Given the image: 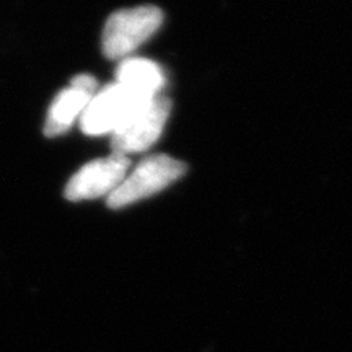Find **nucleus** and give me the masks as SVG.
Masks as SVG:
<instances>
[{"label":"nucleus","instance_id":"nucleus-1","mask_svg":"<svg viewBox=\"0 0 352 352\" xmlns=\"http://www.w3.org/2000/svg\"><path fill=\"white\" fill-rule=\"evenodd\" d=\"M164 13L155 6L114 12L103 30V52L108 59H126L160 28Z\"/></svg>","mask_w":352,"mask_h":352},{"label":"nucleus","instance_id":"nucleus-2","mask_svg":"<svg viewBox=\"0 0 352 352\" xmlns=\"http://www.w3.org/2000/svg\"><path fill=\"white\" fill-rule=\"evenodd\" d=\"M184 173H186V165L168 155L144 158L138 168L126 176L120 186L108 196V206L111 209H121L124 206L134 204L155 192L164 191Z\"/></svg>","mask_w":352,"mask_h":352},{"label":"nucleus","instance_id":"nucleus-3","mask_svg":"<svg viewBox=\"0 0 352 352\" xmlns=\"http://www.w3.org/2000/svg\"><path fill=\"white\" fill-rule=\"evenodd\" d=\"M148 100L132 94L120 83H111L96 91L87 104L80 116L82 131L87 135L114 134Z\"/></svg>","mask_w":352,"mask_h":352},{"label":"nucleus","instance_id":"nucleus-4","mask_svg":"<svg viewBox=\"0 0 352 352\" xmlns=\"http://www.w3.org/2000/svg\"><path fill=\"white\" fill-rule=\"evenodd\" d=\"M170 109L171 101L162 94L144 103L121 129L111 134L113 153L127 157L129 153L147 151L160 138Z\"/></svg>","mask_w":352,"mask_h":352},{"label":"nucleus","instance_id":"nucleus-5","mask_svg":"<svg viewBox=\"0 0 352 352\" xmlns=\"http://www.w3.org/2000/svg\"><path fill=\"white\" fill-rule=\"evenodd\" d=\"M129 165V158L116 153L90 162L70 178L65 188V197L69 201H85L109 196L126 178Z\"/></svg>","mask_w":352,"mask_h":352},{"label":"nucleus","instance_id":"nucleus-6","mask_svg":"<svg viewBox=\"0 0 352 352\" xmlns=\"http://www.w3.org/2000/svg\"><path fill=\"white\" fill-rule=\"evenodd\" d=\"M96 94V80L90 76H78L69 88L60 91L52 101L47 113L44 134L47 138H57L70 129L77 118L82 116L87 104Z\"/></svg>","mask_w":352,"mask_h":352},{"label":"nucleus","instance_id":"nucleus-7","mask_svg":"<svg viewBox=\"0 0 352 352\" xmlns=\"http://www.w3.org/2000/svg\"><path fill=\"white\" fill-rule=\"evenodd\" d=\"M116 83L144 98H153L162 94L165 74L160 65L152 60L142 57H126L116 69Z\"/></svg>","mask_w":352,"mask_h":352}]
</instances>
